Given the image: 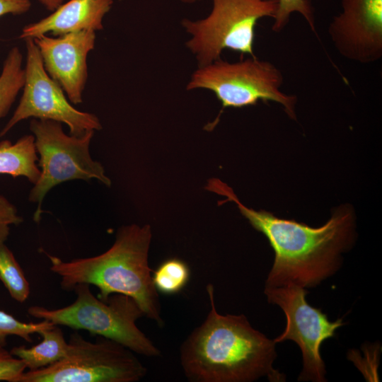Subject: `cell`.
Here are the masks:
<instances>
[{"label":"cell","instance_id":"obj_1","mask_svg":"<svg viewBox=\"0 0 382 382\" xmlns=\"http://www.w3.org/2000/svg\"><path fill=\"white\" fill-rule=\"evenodd\" d=\"M207 189L226 197L225 201L235 202L250 225L268 240L274 260L265 287L290 284L306 289L316 287L339 270L342 254L354 243V221L349 208L335 210L325 224L314 228L265 210L248 208L231 187L219 180H209Z\"/></svg>","mask_w":382,"mask_h":382},{"label":"cell","instance_id":"obj_2","mask_svg":"<svg viewBox=\"0 0 382 382\" xmlns=\"http://www.w3.org/2000/svg\"><path fill=\"white\" fill-rule=\"evenodd\" d=\"M210 310L180 347L184 374L191 382H251L266 377L285 381L273 366L275 342L252 327L243 314L222 315L216 311L214 289L207 286Z\"/></svg>","mask_w":382,"mask_h":382},{"label":"cell","instance_id":"obj_3","mask_svg":"<svg viewBox=\"0 0 382 382\" xmlns=\"http://www.w3.org/2000/svg\"><path fill=\"white\" fill-rule=\"evenodd\" d=\"M151 238L149 225L131 224L120 228L113 245L100 255L64 261L45 253L50 270L61 277L62 289L73 291L79 284H88L98 289V297L103 301L113 294L129 296L144 316L162 327L160 298L148 261Z\"/></svg>","mask_w":382,"mask_h":382},{"label":"cell","instance_id":"obj_4","mask_svg":"<svg viewBox=\"0 0 382 382\" xmlns=\"http://www.w3.org/2000/svg\"><path fill=\"white\" fill-rule=\"evenodd\" d=\"M73 291L76 298L70 305L57 309L32 306L28 314L56 325L87 330L115 341L135 354L148 357L161 355V350L136 325L144 315L132 297L113 294L103 301L92 294L88 284H79Z\"/></svg>","mask_w":382,"mask_h":382},{"label":"cell","instance_id":"obj_5","mask_svg":"<svg viewBox=\"0 0 382 382\" xmlns=\"http://www.w3.org/2000/svg\"><path fill=\"white\" fill-rule=\"evenodd\" d=\"M212 1V11L206 18L182 21L183 27L191 35L186 46L195 55L199 66L220 59L224 50L255 57V26L262 18H274L277 0Z\"/></svg>","mask_w":382,"mask_h":382},{"label":"cell","instance_id":"obj_6","mask_svg":"<svg viewBox=\"0 0 382 382\" xmlns=\"http://www.w3.org/2000/svg\"><path fill=\"white\" fill-rule=\"evenodd\" d=\"M283 83L282 73L274 64L251 57L234 63L219 59L199 66L186 88L212 91L223 108L255 105L260 100L275 102L290 118L296 119L297 98L281 91Z\"/></svg>","mask_w":382,"mask_h":382},{"label":"cell","instance_id":"obj_7","mask_svg":"<svg viewBox=\"0 0 382 382\" xmlns=\"http://www.w3.org/2000/svg\"><path fill=\"white\" fill-rule=\"evenodd\" d=\"M66 355L44 368L24 371L18 382H137L147 374L135 353L99 336L95 342L73 332Z\"/></svg>","mask_w":382,"mask_h":382},{"label":"cell","instance_id":"obj_8","mask_svg":"<svg viewBox=\"0 0 382 382\" xmlns=\"http://www.w3.org/2000/svg\"><path fill=\"white\" fill-rule=\"evenodd\" d=\"M30 129L39 154L40 175L31 189L29 200L37 204L35 220H39L46 194L56 185L69 180L96 179L107 186L111 180L100 163L93 161L89 146L94 131L81 136L67 135L62 123L33 118Z\"/></svg>","mask_w":382,"mask_h":382},{"label":"cell","instance_id":"obj_9","mask_svg":"<svg viewBox=\"0 0 382 382\" xmlns=\"http://www.w3.org/2000/svg\"><path fill=\"white\" fill-rule=\"evenodd\" d=\"M308 293L306 289L292 284L264 289L268 303L279 306L286 316L285 329L274 341L291 340L301 349L303 368L298 381L325 382L326 369L320 346L345 323L342 318L329 320L321 309L311 306L306 298Z\"/></svg>","mask_w":382,"mask_h":382},{"label":"cell","instance_id":"obj_10","mask_svg":"<svg viewBox=\"0 0 382 382\" xmlns=\"http://www.w3.org/2000/svg\"><path fill=\"white\" fill-rule=\"evenodd\" d=\"M25 41L26 63L23 94L12 117L0 132V137L30 117L64 123L70 134L74 136L100 130L102 126L99 119L94 114L76 110L62 87L46 72L33 39L26 38Z\"/></svg>","mask_w":382,"mask_h":382},{"label":"cell","instance_id":"obj_11","mask_svg":"<svg viewBox=\"0 0 382 382\" xmlns=\"http://www.w3.org/2000/svg\"><path fill=\"white\" fill-rule=\"evenodd\" d=\"M342 11L328 26L342 57L368 64L382 57V0H341Z\"/></svg>","mask_w":382,"mask_h":382},{"label":"cell","instance_id":"obj_12","mask_svg":"<svg viewBox=\"0 0 382 382\" xmlns=\"http://www.w3.org/2000/svg\"><path fill=\"white\" fill-rule=\"evenodd\" d=\"M96 32L81 30L33 39L48 75L62 87L73 104L83 102L88 79L87 57L94 49Z\"/></svg>","mask_w":382,"mask_h":382},{"label":"cell","instance_id":"obj_13","mask_svg":"<svg viewBox=\"0 0 382 382\" xmlns=\"http://www.w3.org/2000/svg\"><path fill=\"white\" fill-rule=\"evenodd\" d=\"M112 4L113 0H69L48 16L25 25L19 37L34 39L47 33L59 36L81 30H101L103 19Z\"/></svg>","mask_w":382,"mask_h":382},{"label":"cell","instance_id":"obj_14","mask_svg":"<svg viewBox=\"0 0 382 382\" xmlns=\"http://www.w3.org/2000/svg\"><path fill=\"white\" fill-rule=\"evenodd\" d=\"M37 160L33 135H25L14 144L0 142V174L23 176L35 184L40 175Z\"/></svg>","mask_w":382,"mask_h":382},{"label":"cell","instance_id":"obj_15","mask_svg":"<svg viewBox=\"0 0 382 382\" xmlns=\"http://www.w3.org/2000/svg\"><path fill=\"white\" fill-rule=\"evenodd\" d=\"M39 335L42 340L30 348L18 346L10 350L30 371L44 368L62 359L68 352V342L65 340L63 332L58 325L45 329Z\"/></svg>","mask_w":382,"mask_h":382},{"label":"cell","instance_id":"obj_16","mask_svg":"<svg viewBox=\"0 0 382 382\" xmlns=\"http://www.w3.org/2000/svg\"><path fill=\"white\" fill-rule=\"evenodd\" d=\"M23 55L17 47L8 52L0 74V118L5 117L23 88L25 71Z\"/></svg>","mask_w":382,"mask_h":382},{"label":"cell","instance_id":"obj_17","mask_svg":"<svg viewBox=\"0 0 382 382\" xmlns=\"http://www.w3.org/2000/svg\"><path fill=\"white\" fill-rule=\"evenodd\" d=\"M0 280L14 300L21 303L26 301L30 294L29 282L4 242H0Z\"/></svg>","mask_w":382,"mask_h":382},{"label":"cell","instance_id":"obj_18","mask_svg":"<svg viewBox=\"0 0 382 382\" xmlns=\"http://www.w3.org/2000/svg\"><path fill=\"white\" fill-rule=\"evenodd\" d=\"M190 276L187 264L178 258H169L162 262L152 272L154 284L159 293L176 294L187 285Z\"/></svg>","mask_w":382,"mask_h":382},{"label":"cell","instance_id":"obj_19","mask_svg":"<svg viewBox=\"0 0 382 382\" xmlns=\"http://www.w3.org/2000/svg\"><path fill=\"white\" fill-rule=\"evenodd\" d=\"M45 320L39 323H24L13 316L0 310V346H5L6 337L10 335L18 336L28 342H32L31 335L54 326Z\"/></svg>","mask_w":382,"mask_h":382},{"label":"cell","instance_id":"obj_20","mask_svg":"<svg viewBox=\"0 0 382 382\" xmlns=\"http://www.w3.org/2000/svg\"><path fill=\"white\" fill-rule=\"evenodd\" d=\"M277 10L272 26L274 32H280L289 23L291 15L296 12L304 18L313 32L316 33L313 8L308 0H277Z\"/></svg>","mask_w":382,"mask_h":382},{"label":"cell","instance_id":"obj_21","mask_svg":"<svg viewBox=\"0 0 382 382\" xmlns=\"http://www.w3.org/2000/svg\"><path fill=\"white\" fill-rule=\"evenodd\" d=\"M26 366L4 346H0V381L18 382Z\"/></svg>","mask_w":382,"mask_h":382},{"label":"cell","instance_id":"obj_22","mask_svg":"<svg viewBox=\"0 0 382 382\" xmlns=\"http://www.w3.org/2000/svg\"><path fill=\"white\" fill-rule=\"evenodd\" d=\"M22 221L23 219L18 215L16 207L0 195V242H5L7 239L11 225H18Z\"/></svg>","mask_w":382,"mask_h":382},{"label":"cell","instance_id":"obj_23","mask_svg":"<svg viewBox=\"0 0 382 382\" xmlns=\"http://www.w3.org/2000/svg\"><path fill=\"white\" fill-rule=\"evenodd\" d=\"M30 7V0H0V17L6 14L21 15Z\"/></svg>","mask_w":382,"mask_h":382},{"label":"cell","instance_id":"obj_24","mask_svg":"<svg viewBox=\"0 0 382 382\" xmlns=\"http://www.w3.org/2000/svg\"><path fill=\"white\" fill-rule=\"evenodd\" d=\"M47 10L54 11L63 4L64 0H37Z\"/></svg>","mask_w":382,"mask_h":382},{"label":"cell","instance_id":"obj_25","mask_svg":"<svg viewBox=\"0 0 382 382\" xmlns=\"http://www.w3.org/2000/svg\"><path fill=\"white\" fill-rule=\"evenodd\" d=\"M183 3H186V4H192V3H194L197 1H199V0H180Z\"/></svg>","mask_w":382,"mask_h":382}]
</instances>
